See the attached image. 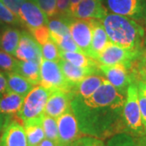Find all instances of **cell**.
<instances>
[{"instance_id": "1", "label": "cell", "mask_w": 146, "mask_h": 146, "mask_svg": "<svg viewBox=\"0 0 146 146\" xmlns=\"http://www.w3.org/2000/svg\"><path fill=\"white\" fill-rule=\"evenodd\" d=\"M125 98L107 80L88 98L73 96L71 108L81 133L103 141L124 132L122 113Z\"/></svg>"}, {"instance_id": "2", "label": "cell", "mask_w": 146, "mask_h": 146, "mask_svg": "<svg viewBox=\"0 0 146 146\" xmlns=\"http://www.w3.org/2000/svg\"><path fill=\"white\" fill-rule=\"evenodd\" d=\"M100 21L111 43L138 52L146 47L145 29L136 21L109 11Z\"/></svg>"}, {"instance_id": "3", "label": "cell", "mask_w": 146, "mask_h": 146, "mask_svg": "<svg viewBox=\"0 0 146 146\" xmlns=\"http://www.w3.org/2000/svg\"><path fill=\"white\" fill-rule=\"evenodd\" d=\"M122 119L124 132L136 136H145L138 100V88L134 82L131 84L127 90Z\"/></svg>"}, {"instance_id": "4", "label": "cell", "mask_w": 146, "mask_h": 146, "mask_svg": "<svg viewBox=\"0 0 146 146\" xmlns=\"http://www.w3.org/2000/svg\"><path fill=\"white\" fill-rule=\"evenodd\" d=\"M51 92V90L45 89L39 84L36 85L25 97L21 110L16 114L18 119L23 123L42 117Z\"/></svg>"}, {"instance_id": "5", "label": "cell", "mask_w": 146, "mask_h": 146, "mask_svg": "<svg viewBox=\"0 0 146 146\" xmlns=\"http://www.w3.org/2000/svg\"><path fill=\"white\" fill-rule=\"evenodd\" d=\"M109 12L137 22L146 31V0H102Z\"/></svg>"}, {"instance_id": "6", "label": "cell", "mask_w": 146, "mask_h": 146, "mask_svg": "<svg viewBox=\"0 0 146 146\" xmlns=\"http://www.w3.org/2000/svg\"><path fill=\"white\" fill-rule=\"evenodd\" d=\"M39 85L51 91L61 89L72 92V88L64 77L58 63L43 58L40 63Z\"/></svg>"}, {"instance_id": "7", "label": "cell", "mask_w": 146, "mask_h": 146, "mask_svg": "<svg viewBox=\"0 0 146 146\" xmlns=\"http://www.w3.org/2000/svg\"><path fill=\"white\" fill-rule=\"evenodd\" d=\"M56 119L59 146H73L76 141L84 136L79 129L77 119L72 109Z\"/></svg>"}, {"instance_id": "8", "label": "cell", "mask_w": 146, "mask_h": 146, "mask_svg": "<svg viewBox=\"0 0 146 146\" xmlns=\"http://www.w3.org/2000/svg\"><path fill=\"white\" fill-rule=\"evenodd\" d=\"M138 51H131L110 42L104 50L96 59L102 65H115L123 64L130 69L131 63L140 54Z\"/></svg>"}, {"instance_id": "9", "label": "cell", "mask_w": 146, "mask_h": 146, "mask_svg": "<svg viewBox=\"0 0 146 146\" xmlns=\"http://www.w3.org/2000/svg\"><path fill=\"white\" fill-rule=\"evenodd\" d=\"M99 69L107 81H109L120 94L126 96L129 85L133 83L130 69L123 64L110 66L100 64Z\"/></svg>"}, {"instance_id": "10", "label": "cell", "mask_w": 146, "mask_h": 146, "mask_svg": "<svg viewBox=\"0 0 146 146\" xmlns=\"http://www.w3.org/2000/svg\"><path fill=\"white\" fill-rule=\"evenodd\" d=\"M68 27L74 42L80 50L87 54L92 42V21L69 17Z\"/></svg>"}, {"instance_id": "11", "label": "cell", "mask_w": 146, "mask_h": 146, "mask_svg": "<svg viewBox=\"0 0 146 146\" xmlns=\"http://www.w3.org/2000/svg\"><path fill=\"white\" fill-rule=\"evenodd\" d=\"M19 18L22 27L29 32L48 24V17L37 6L30 0H26L21 7Z\"/></svg>"}, {"instance_id": "12", "label": "cell", "mask_w": 146, "mask_h": 146, "mask_svg": "<svg viewBox=\"0 0 146 146\" xmlns=\"http://www.w3.org/2000/svg\"><path fill=\"white\" fill-rule=\"evenodd\" d=\"M14 56L18 60H32L41 63L42 59L41 46L28 30L21 31V39Z\"/></svg>"}, {"instance_id": "13", "label": "cell", "mask_w": 146, "mask_h": 146, "mask_svg": "<svg viewBox=\"0 0 146 146\" xmlns=\"http://www.w3.org/2000/svg\"><path fill=\"white\" fill-rule=\"evenodd\" d=\"M73 94L61 89H56L51 92L44 110V115L57 119L67 111L70 110L71 102Z\"/></svg>"}, {"instance_id": "14", "label": "cell", "mask_w": 146, "mask_h": 146, "mask_svg": "<svg viewBox=\"0 0 146 146\" xmlns=\"http://www.w3.org/2000/svg\"><path fill=\"white\" fill-rule=\"evenodd\" d=\"M0 146H28L26 134L20 120L12 119L2 131Z\"/></svg>"}, {"instance_id": "15", "label": "cell", "mask_w": 146, "mask_h": 146, "mask_svg": "<svg viewBox=\"0 0 146 146\" xmlns=\"http://www.w3.org/2000/svg\"><path fill=\"white\" fill-rule=\"evenodd\" d=\"M107 13L102 0H80L72 16L81 20H102Z\"/></svg>"}, {"instance_id": "16", "label": "cell", "mask_w": 146, "mask_h": 146, "mask_svg": "<svg viewBox=\"0 0 146 146\" xmlns=\"http://www.w3.org/2000/svg\"><path fill=\"white\" fill-rule=\"evenodd\" d=\"M92 21V42L87 55L97 59L101 53L109 44V37L100 20H91Z\"/></svg>"}, {"instance_id": "17", "label": "cell", "mask_w": 146, "mask_h": 146, "mask_svg": "<svg viewBox=\"0 0 146 146\" xmlns=\"http://www.w3.org/2000/svg\"><path fill=\"white\" fill-rule=\"evenodd\" d=\"M58 63L61 68L63 76L67 80L68 84L71 86L72 90L86 76L92 74L102 73L99 68L92 69V68H78L63 58H60V60Z\"/></svg>"}, {"instance_id": "18", "label": "cell", "mask_w": 146, "mask_h": 146, "mask_svg": "<svg viewBox=\"0 0 146 146\" xmlns=\"http://www.w3.org/2000/svg\"><path fill=\"white\" fill-rule=\"evenodd\" d=\"M106 79L102 73L92 74L84 78L72 90L73 96L82 98H88L97 91V89L104 83Z\"/></svg>"}, {"instance_id": "19", "label": "cell", "mask_w": 146, "mask_h": 146, "mask_svg": "<svg viewBox=\"0 0 146 146\" xmlns=\"http://www.w3.org/2000/svg\"><path fill=\"white\" fill-rule=\"evenodd\" d=\"M21 31L18 27L0 25V50L14 55L21 39Z\"/></svg>"}, {"instance_id": "20", "label": "cell", "mask_w": 146, "mask_h": 146, "mask_svg": "<svg viewBox=\"0 0 146 146\" xmlns=\"http://www.w3.org/2000/svg\"><path fill=\"white\" fill-rule=\"evenodd\" d=\"M7 79V90L26 97L36 85H33L29 80L15 72H3Z\"/></svg>"}, {"instance_id": "21", "label": "cell", "mask_w": 146, "mask_h": 146, "mask_svg": "<svg viewBox=\"0 0 146 146\" xmlns=\"http://www.w3.org/2000/svg\"><path fill=\"white\" fill-rule=\"evenodd\" d=\"M25 98V97L16 93L7 91L0 97V113L10 116L16 115Z\"/></svg>"}, {"instance_id": "22", "label": "cell", "mask_w": 146, "mask_h": 146, "mask_svg": "<svg viewBox=\"0 0 146 146\" xmlns=\"http://www.w3.org/2000/svg\"><path fill=\"white\" fill-rule=\"evenodd\" d=\"M15 72L18 73L21 76L25 77L33 85H38L40 82V63L35 61H23L18 60Z\"/></svg>"}, {"instance_id": "23", "label": "cell", "mask_w": 146, "mask_h": 146, "mask_svg": "<svg viewBox=\"0 0 146 146\" xmlns=\"http://www.w3.org/2000/svg\"><path fill=\"white\" fill-rule=\"evenodd\" d=\"M42 116L23 123L26 134L28 146H38L46 138L42 127Z\"/></svg>"}, {"instance_id": "24", "label": "cell", "mask_w": 146, "mask_h": 146, "mask_svg": "<svg viewBox=\"0 0 146 146\" xmlns=\"http://www.w3.org/2000/svg\"><path fill=\"white\" fill-rule=\"evenodd\" d=\"M59 54L61 58L68 61L78 68H92V69L99 68L100 64L97 60L90 58L83 52H70V51L60 50Z\"/></svg>"}, {"instance_id": "25", "label": "cell", "mask_w": 146, "mask_h": 146, "mask_svg": "<svg viewBox=\"0 0 146 146\" xmlns=\"http://www.w3.org/2000/svg\"><path fill=\"white\" fill-rule=\"evenodd\" d=\"M106 146H146V135L136 136L127 132L118 133L108 139Z\"/></svg>"}, {"instance_id": "26", "label": "cell", "mask_w": 146, "mask_h": 146, "mask_svg": "<svg viewBox=\"0 0 146 146\" xmlns=\"http://www.w3.org/2000/svg\"><path fill=\"white\" fill-rule=\"evenodd\" d=\"M69 17L71 16H55L49 18L47 26L50 29V33L58 36H65L68 34H71L68 27Z\"/></svg>"}, {"instance_id": "27", "label": "cell", "mask_w": 146, "mask_h": 146, "mask_svg": "<svg viewBox=\"0 0 146 146\" xmlns=\"http://www.w3.org/2000/svg\"><path fill=\"white\" fill-rule=\"evenodd\" d=\"M42 124L46 138L51 140L58 145L59 139H58L57 119L50 116L43 115L42 119Z\"/></svg>"}, {"instance_id": "28", "label": "cell", "mask_w": 146, "mask_h": 146, "mask_svg": "<svg viewBox=\"0 0 146 146\" xmlns=\"http://www.w3.org/2000/svg\"><path fill=\"white\" fill-rule=\"evenodd\" d=\"M50 38L57 44L60 50L70 51V52H82L76 43L74 42L71 34L65 36H58L50 33Z\"/></svg>"}, {"instance_id": "29", "label": "cell", "mask_w": 146, "mask_h": 146, "mask_svg": "<svg viewBox=\"0 0 146 146\" xmlns=\"http://www.w3.org/2000/svg\"><path fill=\"white\" fill-rule=\"evenodd\" d=\"M0 25L22 27V24L18 16L11 11L1 1H0Z\"/></svg>"}, {"instance_id": "30", "label": "cell", "mask_w": 146, "mask_h": 146, "mask_svg": "<svg viewBox=\"0 0 146 146\" xmlns=\"http://www.w3.org/2000/svg\"><path fill=\"white\" fill-rule=\"evenodd\" d=\"M41 50L43 59L50 60L58 63L61 58L59 54V48L51 38L41 46Z\"/></svg>"}, {"instance_id": "31", "label": "cell", "mask_w": 146, "mask_h": 146, "mask_svg": "<svg viewBox=\"0 0 146 146\" xmlns=\"http://www.w3.org/2000/svg\"><path fill=\"white\" fill-rule=\"evenodd\" d=\"M33 2L48 18L57 16V0H30Z\"/></svg>"}, {"instance_id": "32", "label": "cell", "mask_w": 146, "mask_h": 146, "mask_svg": "<svg viewBox=\"0 0 146 146\" xmlns=\"http://www.w3.org/2000/svg\"><path fill=\"white\" fill-rule=\"evenodd\" d=\"M17 59L11 54L0 50V70L3 72H13L16 68Z\"/></svg>"}, {"instance_id": "33", "label": "cell", "mask_w": 146, "mask_h": 146, "mask_svg": "<svg viewBox=\"0 0 146 146\" xmlns=\"http://www.w3.org/2000/svg\"><path fill=\"white\" fill-rule=\"evenodd\" d=\"M29 33L33 36L35 41L40 45V46L50 39V32L47 25L39 27Z\"/></svg>"}, {"instance_id": "34", "label": "cell", "mask_w": 146, "mask_h": 146, "mask_svg": "<svg viewBox=\"0 0 146 146\" xmlns=\"http://www.w3.org/2000/svg\"><path fill=\"white\" fill-rule=\"evenodd\" d=\"M73 146H106L102 140L93 136H83L75 142Z\"/></svg>"}, {"instance_id": "35", "label": "cell", "mask_w": 146, "mask_h": 146, "mask_svg": "<svg viewBox=\"0 0 146 146\" xmlns=\"http://www.w3.org/2000/svg\"><path fill=\"white\" fill-rule=\"evenodd\" d=\"M130 68H135L146 73V47H145L138 57L131 63Z\"/></svg>"}, {"instance_id": "36", "label": "cell", "mask_w": 146, "mask_h": 146, "mask_svg": "<svg viewBox=\"0 0 146 146\" xmlns=\"http://www.w3.org/2000/svg\"><path fill=\"white\" fill-rule=\"evenodd\" d=\"M0 1L11 11H12L16 16L19 17V12H20L21 7L26 0H0Z\"/></svg>"}, {"instance_id": "37", "label": "cell", "mask_w": 146, "mask_h": 146, "mask_svg": "<svg viewBox=\"0 0 146 146\" xmlns=\"http://www.w3.org/2000/svg\"><path fill=\"white\" fill-rule=\"evenodd\" d=\"M69 7L70 0H57V16H71Z\"/></svg>"}, {"instance_id": "38", "label": "cell", "mask_w": 146, "mask_h": 146, "mask_svg": "<svg viewBox=\"0 0 146 146\" xmlns=\"http://www.w3.org/2000/svg\"><path fill=\"white\" fill-rule=\"evenodd\" d=\"M138 100H139V105L141 110V119L146 131V97L139 89H138Z\"/></svg>"}, {"instance_id": "39", "label": "cell", "mask_w": 146, "mask_h": 146, "mask_svg": "<svg viewBox=\"0 0 146 146\" xmlns=\"http://www.w3.org/2000/svg\"><path fill=\"white\" fill-rule=\"evenodd\" d=\"M130 73L134 83L141 81L146 84V73L135 68H130Z\"/></svg>"}, {"instance_id": "40", "label": "cell", "mask_w": 146, "mask_h": 146, "mask_svg": "<svg viewBox=\"0 0 146 146\" xmlns=\"http://www.w3.org/2000/svg\"><path fill=\"white\" fill-rule=\"evenodd\" d=\"M7 79H6L4 72L0 70V96L7 92Z\"/></svg>"}, {"instance_id": "41", "label": "cell", "mask_w": 146, "mask_h": 146, "mask_svg": "<svg viewBox=\"0 0 146 146\" xmlns=\"http://www.w3.org/2000/svg\"><path fill=\"white\" fill-rule=\"evenodd\" d=\"M12 117L13 116L6 115L0 113V132L3 130V128L10 123L11 120L12 119Z\"/></svg>"}, {"instance_id": "42", "label": "cell", "mask_w": 146, "mask_h": 146, "mask_svg": "<svg viewBox=\"0 0 146 146\" xmlns=\"http://www.w3.org/2000/svg\"><path fill=\"white\" fill-rule=\"evenodd\" d=\"M80 0H70V7H69V12H70V16H72V13L74 12L75 9L76 8V7L79 4Z\"/></svg>"}, {"instance_id": "43", "label": "cell", "mask_w": 146, "mask_h": 146, "mask_svg": "<svg viewBox=\"0 0 146 146\" xmlns=\"http://www.w3.org/2000/svg\"><path fill=\"white\" fill-rule=\"evenodd\" d=\"M38 146H59L57 143L54 142L51 140H49L47 138H45L43 141L38 145Z\"/></svg>"}, {"instance_id": "44", "label": "cell", "mask_w": 146, "mask_h": 146, "mask_svg": "<svg viewBox=\"0 0 146 146\" xmlns=\"http://www.w3.org/2000/svg\"><path fill=\"white\" fill-rule=\"evenodd\" d=\"M137 86L138 89L143 93V94L146 97V84L143 83V82H141V81H138V82H136L135 83Z\"/></svg>"}, {"instance_id": "45", "label": "cell", "mask_w": 146, "mask_h": 146, "mask_svg": "<svg viewBox=\"0 0 146 146\" xmlns=\"http://www.w3.org/2000/svg\"><path fill=\"white\" fill-rule=\"evenodd\" d=\"M0 97H1V96H0Z\"/></svg>"}]
</instances>
